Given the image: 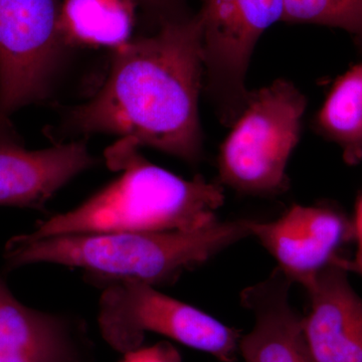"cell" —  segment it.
Wrapping results in <instances>:
<instances>
[{"label": "cell", "instance_id": "obj_6", "mask_svg": "<svg viewBox=\"0 0 362 362\" xmlns=\"http://www.w3.org/2000/svg\"><path fill=\"white\" fill-rule=\"evenodd\" d=\"M64 0H0V132L11 116L49 96L63 64Z\"/></svg>", "mask_w": 362, "mask_h": 362}, {"label": "cell", "instance_id": "obj_8", "mask_svg": "<svg viewBox=\"0 0 362 362\" xmlns=\"http://www.w3.org/2000/svg\"><path fill=\"white\" fill-rule=\"evenodd\" d=\"M250 228L252 237L278 262V268L304 288L354 237L352 223L326 206L295 204L277 220H252Z\"/></svg>", "mask_w": 362, "mask_h": 362}, {"label": "cell", "instance_id": "obj_19", "mask_svg": "<svg viewBox=\"0 0 362 362\" xmlns=\"http://www.w3.org/2000/svg\"><path fill=\"white\" fill-rule=\"evenodd\" d=\"M337 259L338 263H339L343 268L346 269L349 273L350 272H354V273L359 274V275L362 276V266L354 265V264L350 263L349 259L340 258L339 256L337 257Z\"/></svg>", "mask_w": 362, "mask_h": 362}, {"label": "cell", "instance_id": "obj_12", "mask_svg": "<svg viewBox=\"0 0 362 362\" xmlns=\"http://www.w3.org/2000/svg\"><path fill=\"white\" fill-rule=\"evenodd\" d=\"M292 281L276 268L266 280L243 290L240 302L255 318L242 335L245 362H314L303 329V316L290 303Z\"/></svg>", "mask_w": 362, "mask_h": 362}, {"label": "cell", "instance_id": "obj_17", "mask_svg": "<svg viewBox=\"0 0 362 362\" xmlns=\"http://www.w3.org/2000/svg\"><path fill=\"white\" fill-rule=\"evenodd\" d=\"M123 356L120 362H182L180 351L168 341L141 346Z\"/></svg>", "mask_w": 362, "mask_h": 362}, {"label": "cell", "instance_id": "obj_11", "mask_svg": "<svg viewBox=\"0 0 362 362\" xmlns=\"http://www.w3.org/2000/svg\"><path fill=\"white\" fill-rule=\"evenodd\" d=\"M80 322L21 303L0 277V362H87Z\"/></svg>", "mask_w": 362, "mask_h": 362}, {"label": "cell", "instance_id": "obj_7", "mask_svg": "<svg viewBox=\"0 0 362 362\" xmlns=\"http://www.w3.org/2000/svg\"><path fill=\"white\" fill-rule=\"evenodd\" d=\"M284 6V0H202L204 84L226 127L246 109L252 52L263 33L283 21Z\"/></svg>", "mask_w": 362, "mask_h": 362}, {"label": "cell", "instance_id": "obj_13", "mask_svg": "<svg viewBox=\"0 0 362 362\" xmlns=\"http://www.w3.org/2000/svg\"><path fill=\"white\" fill-rule=\"evenodd\" d=\"M137 8L135 0H64L66 44L119 49L131 40Z\"/></svg>", "mask_w": 362, "mask_h": 362}, {"label": "cell", "instance_id": "obj_15", "mask_svg": "<svg viewBox=\"0 0 362 362\" xmlns=\"http://www.w3.org/2000/svg\"><path fill=\"white\" fill-rule=\"evenodd\" d=\"M283 21L338 28L362 54V0H284Z\"/></svg>", "mask_w": 362, "mask_h": 362}, {"label": "cell", "instance_id": "obj_16", "mask_svg": "<svg viewBox=\"0 0 362 362\" xmlns=\"http://www.w3.org/2000/svg\"><path fill=\"white\" fill-rule=\"evenodd\" d=\"M137 6L159 28L169 21L182 20L192 16L187 0H135Z\"/></svg>", "mask_w": 362, "mask_h": 362}, {"label": "cell", "instance_id": "obj_18", "mask_svg": "<svg viewBox=\"0 0 362 362\" xmlns=\"http://www.w3.org/2000/svg\"><path fill=\"white\" fill-rule=\"evenodd\" d=\"M352 228H354V238L357 243V252L356 258L349 261L354 265L362 266V195L356 202Z\"/></svg>", "mask_w": 362, "mask_h": 362}, {"label": "cell", "instance_id": "obj_9", "mask_svg": "<svg viewBox=\"0 0 362 362\" xmlns=\"http://www.w3.org/2000/svg\"><path fill=\"white\" fill-rule=\"evenodd\" d=\"M96 163L86 140L26 150L14 130L0 132V206L44 211L62 187Z\"/></svg>", "mask_w": 362, "mask_h": 362}, {"label": "cell", "instance_id": "obj_2", "mask_svg": "<svg viewBox=\"0 0 362 362\" xmlns=\"http://www.w3.org/2000/svg\"><path fill=\"white\" fill-rule=\"evenodd\" d=\"M252 220L216 221L192 230L121 232L33 238L16 235L6 243L7 271L33 264L82 269L88 282L104 288L118 281L153 286L175 283L235 243L251 235Z\"/></svg>", "mask_w": 362, "mask_h": 362}, {"label": "cell", "instance_id": "obj_3", "mask_svg": "<svg viewBox=\"0 0 362 362\" xmlns=\"http://www.w3.org/2000/svg\"><path fill=\"white\" fill-rule=\"evenodd\" d=\"M121 138L105 152L122 175L76 209L40 221L30 235L47 238L121 232H192L213 225L225 202L223 187L202 175L185 180L147 160Z\"/></svg>", "mask_w": 362, "mask_h": 362}, {"label": "cell", "instance_id": "obj_14", "mask_svg": "<svg viewBox=\"0 0 362 362\" xmlns=\"http://www.w3.org/2000/svg\"><path fill=\"white\" fill-rule=\"evenodd\" d=\"M314 128L339 147L347 165L362 162V63L335 81L317 114Z\"/></svg>", "mask_w": 362, "mask_h": 362}, {"label": "cell", "instance_id": "obj_1", "mask_svg": "<svg viewBox=\"0 0 362 362\" xmlns=\"http://www.w3.org/2000/svg\"><path fill=\"white\" fill-rule=\"evenodd\" d=\"M204 76L199 13L163 23L153 35L114 49L102 87L87 103L66 111L58 142L106 133L197 163L204 154Z\"/></svg>", "mask_w": 362, "mask_h": 362}, {"label": "cell", "instance_id": "obj_10", "mask_svg": "<svg viewBox=\"0 0 362 362\" xmlns=\"http://www.w3.org/2000/svg\"><path fill=\"white\" fill-rule=\"evenodd\" d=\"M337 257L305 287L310 310L304 334L314 362H362V298Z\"/></svg>", "mask_w": 362, "mask_h": 362}, {"label": "cell", "instance_id": "obj_4", "mask_svg": "<svg viewBox=\"0 0 362 362\" xmlns=\"http://www.w3.org/2000/svg\"><path fill=\"white\" fill-rule=\"evenodd\" d=\"M306 107L303 93L284 78L251 90L246 109L221 147V182L244 194L284 192L289 183L286 168L299 142Z\"/></svg>", "mask_w": 362, "mask_h": 362}, {"label": "cell", "instance_id": "obj_5", "mask_svg": "<svg viewBox=\"0 0 362 362\" xmlns=\"http://www.w3.org/2000/svg\"><path fill=\"white\" fill-rule=\"evenodd\" d=\"M98 325L105 341L122 354L141 347L146 333L153 332L221 362H235L242 337L206 312L131 279L103 288Z\"/></svg>", "mask_w": 362, "mask_h": 362}]
</instances>
